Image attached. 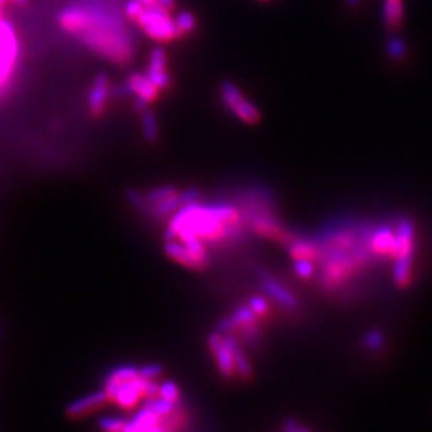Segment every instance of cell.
I'll return each mask as SVG.
<instances>
[{
	"label": "cell",
	"instance_id": "cell-38",
	"mask_svg": "<svg viewBox=\"0 0 432 432\" xmlns=\"http://www.w3.org/2000/svg\"><path fill=\"white\" fill-rule=\"evenodd\" d=\"M284 431L287 432H298V431H309L308 428H302L295 420H287L284 423Z\"/></svg>",
	"mask_w": 432,
	"mask_h": 432
},
{
	"label": "cell",
	"instance_id": "cell-33",
	"mask_svg": "<svg viewBox=\"0 0 432 432\" xmlns=\"http://www.w3.org/2000/svg\"><path fill=\"white\" fill-rule=\"evenodd\" d=\"M365 344L369 350H378L384 344V334L378 330H372L365 336Z\"/></svg>",
	"mask_w": 432,
	"mask_h": 432
},
{
	"label": "cell",
	"instance_id": "cell-26",
	"mask_svg": "<svg viewBox=\"0 0 432 432\" xmlns=\"http://www.w3.org/2000/svg\"><path fill=\"white\" fill-rule=\"evenodd\" d=\"M177 29L180 30V36L182 34H189L196 29V19L190 11H180L174 19Z\"/></svg>",
	"mask_w": 432,
	"mask_h": 432
},
{
	"label": "cell",
	"instance_id": "cell-14",
	"mask_svg": "<svg viewBox=\"0 0 432 432\" xmlns=\"http://www.w3.org/2000/svg\"><path fill=\"white\" fill-rule=\"evenodd\" d=\"M254 319H256V312L253 311L251 307H241L231 317L225 318L220 324V330L222 333H230V331L235 330L240 326H248V324H254Z\"/></svg>",
	"mask_w": 432,
	"mask_h": 432
},
{
	"label": "cell",
	"instance_id": "cell-43",
	"mask_svg": "<svg viewBox=\"0 0 432 432\" xmlns=\"http://www.w3.org/2000/svg\"><path fill=\"white\" fill-rule=\"evenodd\" d=\"M1 9H3V7H0V21L3 20V16H1Z\"/></svg>",
	"mask_w": 432,
	"mask_h": 432
},
{
	"label": "cell",
	"instance_id": "cell-16",
	"mask_svg": "<svg viewBox=\"0 0 432 432\" xmlns=\"http://www.w3.org/2000/svg\"><path fill=\"white\" fill-rule=\"evenodd\" d=\"M224 340H225V344L228 346V349H230L231 353H232V357H234V368L237 369V372H238L242 378H250V376H252V366H251V362L245 357V354L241 351L238 343H237L231 336H227Z\"/></svg>",
	"mask_w": 432,
	"mask_h": 432
},
{
	"label": "cell",
	"instance_id": "cell-35",
	"mask_svg": "<svg viewBox=\"0 0 432 432\" xmlns=\"http://www.w3.org/2000/svg\"><path fill=\"white\" fill-rule=\"evenodd\" d=\"M200 190L199 189H195V187H192V189H187V190H183L182 193H178V196H180V205L182 206H185V205H189V203H193V202H196L199 197H200Z\"/></svg>",
	"mask_w": 432,
	"mask_h": 432
},
{
	"label": "cell",
	"instance_id": "cell-20",
	"mask_svg": "<svg viewBox=\"0 0 432 432\" xmlns=\"http://www.w3.org/2000/svg\"><path fill=\"white\" fill-rule=\"evenodd\" d=\"M232 113L242 122L248 123V125H256L260 122L262 115L260 110L257 109L256 106H253L252 103L244 100L237 108L232 110Z\"/></svg>",
	"mask_w": 432,
	"mask_h": 432
},
{
	"label": "cell",
	"instance_id": "cell-15",
	"mask_svg": "<svg viewBox=\"0 0 432 432\" xmlns=\"http://www.w3.org/2000/svg\"><path fill=\"white\" fill-rule=\"evenodd\" d=\"M403 1L401 0H384L382 4V23L386 29H397L403 21Z\"/></svg>",
	"mask_w": 432,
	"mask_h": 432
},
{
	"label": "cell",
	"instance_id": "cell-39",
	"mask_svg": "<svg viewBox=\"0 0 432 432\" xmlns=\"http://www.w3.org/2000/svg\"><path fill=\"white\" fill-rule=\"evenodd\" d=\"M364 0H344V3L349 6V7H357L360 6Z\"/></svg>",
	"mask_w": 432,
	"mask_h": 432
},
{
	"label": "cell",
	"instance_id": "cell-6",
	"mask_svg": "<svg viewBox=\"0 0 432 432\" xmlns=\"http://www.w3.org/2000/svg\"><path fill=\"white\" fill-rule=\"evenodd\" d=\"M207 341H209V347H210L212 353L215 354L220 372L224 376H231L234 369H235L234 368V357H232L231 350L225 344V340L221 337V334L218 331H213L209 336Z\"/></svg>",
	"mask_w": 432,
	"mask_h": 432
},
{
	"label": "cell",
	"instance_id": "cell-42",
	"mask_svg": "<svg viewBox=\"0 0 432 432\" xmlns=\"http://www.w3.org/2000/svg\"><path fill=\"white\" fill-rule=\"evenodd\" d=\"M9 0H0V7H3Z\"/></svg>",
	"mask_w": 432,
	"mask_h": 432
},
{
	"label": "cell",
	"instance_id": "cell-11",
	"mask_svg": "<svg viewBox=\"0 0 432 432\" xmlns=\"http://www.w3.org/2000/svg\"><path fill=\"white\" fill-rule=\"evenodd\" d=\"M107 401H108V396H107L106 391L93 392L87 396L80 397V398H77V400L71 403L69 407H68V414L71 417H80V416H83L86 413H90L96 408H100Z\"/></svg>",
	"mask_w": 432,
	"mask_h": 432
},
{
	"label": "cell",
	"instance_id": "cell-19",
	"mask_svg": "<svg viewBox=\"0 0 432 432\" xmlns=\"http://www.w3.org/2000/svg\"><path fill=\"white\" fill-rule=\"evenodd\" d=\"M145 398L147 400L144 403V407L154 411L160 418L161 417H168L175 411L177 401H171V400H167V398L161 396L145 397Z\"/></svg>",
	"mask_w": 432,
	"mask_h": 432
},
{
	"label": "cell",
	"instance_id": "cell-3",
	"mask_svg": "<svg viewBox=\"0 0 432 432\" xmlns=\"http://www.w3.org/2000/svg\"><path fill=\"white\" fill-rule=\"evenodd\" d=\"M170 10L154 4L144 7L143 11L135 20L144 34L158 42H170L180 36V30L175 26L174 19L168 13Z\"/></svg>",
	"mask_w": 432,
	"mask_h": 432
},
{
	"label": "cell",
	"instance_id": "cell-12",
	"mask_svg": "<svg viewBox=\"0 0 432 432\" xmlns=\"http://www.w3.org/2000/svg\"><path fill=\"white\" fill-rule=\"evenodd\" d=\"M177 238H180V242L185 245V248L190 252V254L205 267L209 262V256L206 252V248L200 238L189 228H180L177 234Z\"/></svg>",
	"mask_w": 432,
	"mask_h": 432
},
{
	"label": "cell",
	"instance_id": "cell-25",
	"mask_svg": "<svg viewBox=\"0 0 432 432\" xmlns=\"http://www.w3.org/2000/svg\"><path fill=\"white\" fill-rule=\"evenodd\" d=\"M180 207H182V205H180V196L177 193L163 202L155 203V206L153 207V215L155 217H165Z\"/></svg>",
	"mask_w": 432,
	"mask_h": 432
},
{
	"label": "cell",
	"instance_id": "cell-1",
	"mask_svg": "<svg viewBox=\"0 0 432 432\" xmlns=\"http://www.w3.org/2000/svg\"><path fill=\"white\" fill-rule=\"evenodd\" d=\"M61 27L100 56L126 63L133 55V41L119 14L97 3H78L61 10Z\"/></svg>",
	"mask_w": 432,
	"mask_h": 432
},
{
	"label": "cell",
	"instance_id": "cell-44",
	"mask_svg": "<svg viewBox=\"0 0 432 432\" xmlns=\"http://www.w3.org/2000/svg\"><path fill=\"white\" fill-rule=\"evenodd\" d=\"M262 1H264V0H262Z\"/></svg>",
	"mask_w": 432,
	"mask_h": 432
},
{
	"label": "cell",
	"instance_id": "cell-24",
	"mask_svg": "<svg viewBox=\"0 0 432 432\" xmlns=\"http://www.w3.org/2000/svg\"><path fill=\"white\" fill-rule=\"evenodd\" d=\"M386 53L394 61H401L407 55V43L400 36H391L386 41Z\"/></svg>",
	"mask_w": 432,
	"mask_h": 432
},
{
	"label": "cell",
	"instance_id": "cell-21",
	"mask_svg": "<svg viewBox=\"0 0 432 432\" xmlns=\"http://www.w3.org/2000/svg\"><path fill=\"white\" fill-rule=\"evenodd\" d=\"M203 210L207 216L213 217L221 222L234 221L237 218V212L232 206L228 205H212V206H203Z\"/></svg>",
	"mask_w": 432,
	"mask_h": 432
},
{
	"label": "cell",
	"instance_id": "cell-40",
	"mask_svg": "<svg viewBox=\"0 0 432 432\" xmlns=\"http://www.w3.org/2000/svg\"><path fill=\"white\" fill-rule=\"evenodd\" d=\"M138 1H140V3L143 4L144 7H148V6H154V4H157V3H155V0H138Z\"/></svg>",
	"mask_w": 432,
	"mask_h": 432
},
{
	"label": "cell",
	"instance_id": "cell-23",
	"mask_svg": "<svg viewBox=\"0 0 432 432\" xmlns=\"http://www.w3.org/2000/svg\"><path fill=\"white\" fill-rule=\"evenodd\" d=\"M142 128H143L144 138L148 142H155L158 139V123L155 115L145 109L142 112Z\"/></svg>",
	"mask_w": 432,
	"mask_h": 432
},
{
	"label": "cell",
	"instance_id": "cell-27",
	"mask_svg": "<svg viewBox=\"0 0 432 432\" xmlns=\"http://www.w3.org/2000/svg\"><path fill=\"white\" fill-rule=\"evenodd\" d=\"M109 376L118 379L119 382H126L130 379H135L139 376V368L133 366V365H120L112 369V372L109 374Z\"/></svg>",
	"mask_w": 432,
	"mask_h": 432
},
{
	"label": "cell",
	"instance_id": "cell-7",
	"mask_svg": "<svg viewBox=\"0 0 432 432\" xmlns=\"http://www.w3.org/2000/svg\"><path fill=\"white\" fill-rule=\"evenodd\" d=\"M144 386L145 379L140 376L122 382L113 401L122 408H132L139 401V398L144 396Z\"/></svg>",
	"mask_w": 432,
	"mask_h": 432
},
{
	"label": "cell",
	"instance_id": "cell-28",
	"mask_svg": "<svg viewBox=\"0 0 432 432\" xmlns=\"http://www.w3.org/2000/svg\"><path fill=\"white\" fill-rule=\"evenodd\" d=\"M177 195V189L173 187V186H163V187H157L154 190H151L148 195H147V200L150 203H158V202H163L171 196Z\"/></svg>",
	"mask_w": 432,
	"mask_h": 432
},
{
	"label": "cell",
	"instance_id": "cell-30",
	"mask_svg": "<svg viewBox=\"0 0 432 432\" xmlns=\"http://www.w3.org/2000/svg\"><path fill=\"white\" fill-rule=\"evenodd\" d=\"M126 424V420L120 417H103L98 423L100 428L104 431H123V427Z\"/></svg>",
	"mask_w": 432,
	"mask_h": 432
},
{
	"label": "cell",
	"instance_id": "cell-10",
	"mask_svg": "<svg viewBox=\"0 0 432 432\" xmlns=\"http://www.w3.org/2000/svg\"><path fill=\"white\" fill-rule=\"evenodd\" d=\"M158 423H160V417L154 411H151L150 408L143 407L129 421H126V424L123 427V431H161L163 428L158 427Z\"/></svg>",
	"mask_w": 432,
	"mask_h": 432
},
{
	"label": "cell",
	"instance_id": "cell-13",
	"mask_svg": "<svg viewBox=\"0 0 432 432\" xmlns=\"http://www.w3.org/2000/svg\"><path fill=\"white\" fill-rule=\"evenodd\" d=\"M165 253L175 262H178L180 264L186 266L187 269H193V270H199L203 266L190 254V252L185 248V245L182 242H178L177 240H171L165 242Z\"/></svg>",
	"mask_w": 432,
	"mask_h": 432
},
{
	"label": "cell",
	"instance_id": "cell-17",
	"mask_svg": "<svg viewBox=\"0 0 432 432\" xmlns=\"http://www.w3.org/2000/svg\"><path fill=\"white\" fill-rule=\"evenodd\" d=\"M263 287L272 298L279 301L282 305H284V307H295L297 305L295 297L286 288L283 287L280 283H277L276 280H273L270 277H264L263 279Z\"/></svg>",
	"mask_w": 432,
	"mask_h": 432
},
{
	"label": "cell",
	"instance_id": "cell-41",
	"mask_svg": "<svg viewBox=\"0 0 432 432\" xmlns=\"http://www.w3.org/2000/svg\"><path fill=\"white\" fill-rule=\"evenodd\" d=\"M9 1H13V3H16V4H24V3H27L29 0H9Z\"/></svg>",
	"mask_w": 432,
	"mask_h": 432
},
{
	"label": "cell",
	"instance_id": "cell-4",
	"mask_svg": "<svg viewBox=\"0 0 432 432\" xmlns=\"http://www.w3.org/2000/svg\"><path fill=\"white\" fill-rule=\"evenodd\" d=\"M413 238L414 228L411 221L403 220L397 231L396 264L394 269V279L398 286H406L410 282L411 257H413Z\"/></svg>",
	"mask_w": 432,
	"mask_h": 432
},
{
	"label": "cell",
	"instance_id": "cell-9",
	"mask_svg": "<svg viewBox=\"0 0 432 432\" xmlns=\"http://www.w3.org/2000/svg\"><path fill=\"white\" fill-rule=\"evenodd\" d=\"M109 80L107 74L101 73L96 77L88 93V108L91 113L100 115L108 103Z\"/></svg>",
	"mask_w": 432,
	"mask_h": 432
},
{
	"label": "cell",
	"instance_id": "cell-31",
	"mask_svg": "<svg viewBox=\"0 0 432 432\" xmlns=\"http://www.w3.org/2000/svg\"><path fill=\"white\" fill-rule=\"evenodd\" d=\"M294 270L298 276L304 277V279H308L312 276L314 273V266L312 263L308 260V257H298L294 263Z\"/></svg>",
	"mask_w": 432,
	"mask_h": 432
},
{
	"label": "cell",
	"instance_id": "cell-29",
	"mask_svg": "<svg viewBox=\"0 0 432 432\" xmlns=\"http://www.w3.org/2000/svg\"><path fill=\"white\" fill-rule=\"evenodd\" d=\"M158 396L164 397V398L171 400V401H177L180 398V388L175 382L165 381L160 385Z\"/></svg>",
	"mask_w": 432,
	"mask_h": 432
},
{
	"label": "cell",
	"instance_id": "cell-32",
	"mask_svg": "<svg viewBox=\"0 0 432 432\" xmlns=\"http://www.w3.org/2000/svg\"><path fill=\"white\" fill-rule=\"evenodd\" d=\"M164 372L163 366L158 364H147L139 368V376L143 379H157Z\"/></svg>",
	"mask_w": 432,
	"mask_h": 432
},
{
	"label": "cell",
	"instance_id": "cell-36",
	"mask_svg": "<svg viewBox=\"0 0 432 432\" xmlns=\"http://www.w3.org/2000/svg\"><path fill=\"white\" fill-rule=\"evenodd\" d=\"M291 254L297 259L298 257H309V256L314 254V250L307 244H297V245L292 247Z\"/></svg>",
	"mask_w": 432,
	"mask_h": 432
},
{
	"label": "cell",
	"instance_id": "cell-34",
	"mask_svg": "<svg viewBox=\"0 0 432 432\" xmlns=\"http://www.w3.org/2000/svg\"><path fill=\"white\" fill-rule=\"evenodd\" d=\"M144 6L138 1V0H128V3L125 4V14L128 19L130 20H136L139 17V14L143 11Z\"/></svg>",
	"mask_w": 432,
	"mask_h": 432
},
{
	"label": "cell",
	"instance_id": "cell-37",
	"mask_svg": "<svg viewBox=\"0 0 432 432\" xmlns=\"http://www.w3.org/2000/svg\"><path fill=\"white\" fill-rule=\"evenodd\" d=\"M250 307L259 315H262L267 311V302L260 297H253L252 299L250 301Z\"/></svg>",
	"mask_w": 432,
	"mask_h": 432
},
{
	"label": "cell",
	"instance_id": "cell-2",
	"mask_svg": "<svg viewBox=\"0 0 432 432\" xmlns=\"http://www.w3.org/2000/svg\"><path fill=\"white\" fill-rule=\"evenodd\" d=\"M20 59V41L14 26L0 21V96H3L16 74Z\"/></svg>",
	"mask_w": 432,
	"mask_h": 432
},
{
	"label": "cell",
	"instance_id": "cell-18",
	"mask_svg": "<svg viewBox=\"0 0 432 432\" xmlns=\"http://www.w3.org/2000/svg\"><path fill=\"white\" fill-rule=\"evenodd\" d=\"M220 96H221V101H222L224 107L230 109L231 112L245 100L241 90L232 81H228V80L221 83Z\"/></svg>",
	"mask_w": 432,
	"mask_h": 432
},
{
	"label": "cell",
	"instance_id": "cell-8",
	"mask_svg": "<svg viewBox=\"0 0 432 432\" xmlns=\"http://www.w3.org/2000/svg\"><path fill=\"white\" fill-rule=\"evenodd\" d=\"M126 87L130 94H133L136 98L142 100L147 104L153 103L158 97V93H160V90L147 78V76L143 73L130 74L128 78Z\"/></svg>",
	"mask_w": 432,
	"mask_h": 432
},
{
	"label": "cell",
	"instance_id": "cell-5",
	"mask_svg": "<svg viewBox=\"0 0 432 432\" xmlns=\"http://www.w3.org/2000/svg\"><path fill=\"white\" fill-rule=\"evenodd\" d=\"M144 74L160 91L170 87L171 76L167 71V53L161 46H157L151 51L147 71Z\"/></svg>",
	"mask_w": 432,
	"mask_h": 432
},
{
	"label": "cell",
	"instance_id": "cell-22",
	"mask_svg": "<svg viewBox=\"0 0 432 432\" xmlns=\"http://www.w3.org/2000/svg\"><path fill=\"white\" fill-rule=\"evenodd\" d=\"M374 245L379 252L396 253V237H394L392 232L388 230L378 231V234L375 235V240H374Z\"/></svg>",
	"mask_w": 432,
	"mask_h": 432
}]
</instances>
